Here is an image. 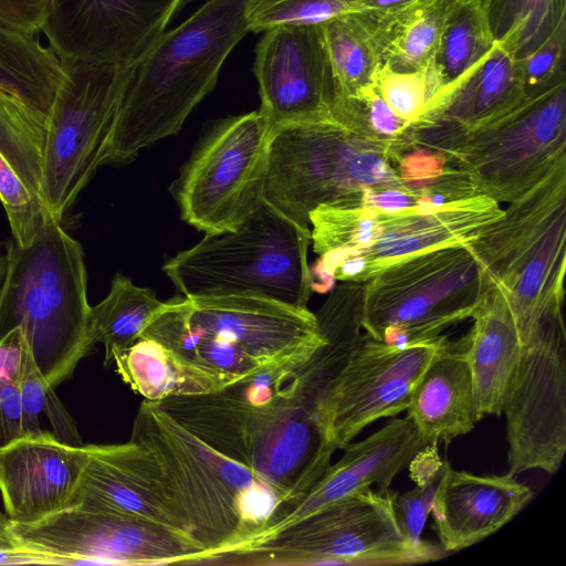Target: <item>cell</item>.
<instances>
[{"mask_svg": "<svg viewBox=\"0 0 566 566\" xmlns=\"http://www.w3.org/2000/svg\"><path fill=\"white\" fill-rule=\"evenodd\" d=\"M248 0H207L164 31L130 67L104 165L124 164L140 149L177 134L214 87L222 64L249 31Z\"/></svg>", "mask_w": 566, "mask_h": 566, "instance_id": "6da1fadb", "label": "cell"}, {"mask_svg": "<svg viewBox=\"0 0 566 566\" xmlns=\"http://www.w3.org/2000/svg\"><path fill=\"white\" fill-rule=\"evenodd\" d=\"M155 402L199 440L272 486L282 503L308 492L336 450L322 424L286 386L262 400L252 398L240 381L219 391Z\"/></svg>", "mask_w": 566, "mask_h": 566, "instance_id": "7a4b0ae2", "label": "cell"}, {"mask_svg": "<svg viewBox=\"0 0 566 566\" xmlns=\"http://www.w3.org/2000/svg\"><path fill=\"white\" fill-rule=\"evenodd\" d=\"M158 464L182 530L207 552L203 564L258 535L283 500L250 470L219 453L176 422L155 401L144 400L129 439Z\"/></svg>", "mask_w": 566, "mask_h": 566, "instance_id": "3957f363", "label": "cell"}, {"mask_svg": "<svg viewBox=\"0 0 566 566\" xmlns=\"http://www.w3.org/2000/svg\"><path fill=\"white\" fill-rule=\"evenodd\" d=\"M4 247L0 338L20 327L38 368L55 389L92 350L82 245L50 219L29 245L11 237Z\"/></svg>", "mask_w": 566, "mask_h": 566, "instance_id": "277c9868", "label": "cell"}, {"mask_svg": "<svg viewBox=\"0 0 566 566\" xmlns=\"http://www.w3.org/2000/svg\"><path fill=\"white\" fill-rule=\"evenodd\" d=\"M467 247L480 271V296L503 298L521 344L556 296L565 295L566 160Z\"/></svg>", "mask_w": 566, "mask_h": 566, "instance_id": "5b68a950", "label": "cell"}, {"mask_svg": "<svg viewBox=\"0 0 566 566\" xmlns=\"http://www.w3.org/2000/svg\"><path fill=\"white\" fill-rule=\"evenodd\" d=\"M401 185L387 144L333 117L271 132L263 197L302 228L319 206L360 202L369 189Z\"/></svg>", "mask_w": 566, "mask_h": 566, "instance_id": "8992f818", "label": "cell"}, {"mask_svg": "<svg viewBox=\"0 0 566 566\" xmlns=\"http://www.w3.org/2000/svg\"><path fill=\"white\" fill-rule=\"evenodd\" d=\"M311 230L264 199L235 230L206 237L163 268L185 297L254 294L305 308Z\"/></svg>", "mask_w": 566, "mask_h": 566, "instance_id": "52a82bcc", "label": "cell"}, {"mask_svg": "<svg viewBox=\"0 0 566 566\" xmlns=\"http://www.w3.org/2000/svg\"><path fill=\"white\" fill-rule=\"evenodd\" d=\"M392 490L371 488L328 504L258 542L214 557L213 564L403 565L437 560L441 546L409 543L392 509Z\"/></svg>", "mask_w": 566, "mask_h": 566, "instance_id": "ba28073f", "label": "cell"}, {"mask_svg": "<svg viewBox=\"0 0 566 566\" xmlns=\"http://www.w3.org/2000/svg\"><path fill=\"white\" fill-rule=\"evenodd\" d=\"M480 302L479 264L465 247L426 251L364 283L363 328L394 345L438 338L471 318Z\"/></svg>", "mask_w": 566, "mask_h": 566, "instance_id": "9c48e42d", "label": "cell"}, {"mask_svg": "<svg viewBox=\"0 0 566 566\" xmlns=\"http://www.w3.org/2000/svg\"><path fill=\"white\" fill-rule=\"evenodd\" d=\"M475 195L510 203L566 160L564 75L465 135L447 156Z\"/></svg>", "mask_w": 566, "mask_h": 566, "instance_id": "30bf717a", "label": "cell"}, {"mask_svg": "<svg viewBox=\"0 0 566 566\" xmlns=\"http://www.w3.org/2000/svg\"><path fill=\"white\" fill-rule=\"evenodd\" d=\"M130 67L62 61L63 76L49 115L42 174L44 201L57 222L104 165Z\"/></svg>", "mask_w": 566, "mask_h": 566, "instance_id": "8fae6325", "label": "cell"}, {"mask_svg": "<svg viewBox=\"0 0 566 566\" xmlns=\"http://www.w3.org/2000/svg\"><path fill=\"white\" fill-rule=\"evenodd\" d=\"M564 296L538 316L503 397L510 474L556 473L566 452V334Z\"/></svg>", "mask_w": 566, "mask_h": 566, "instance_id": "7c38bea8", "label": "cell"}, {"mask_svg": "<svg viewBox=\"0 0 566 566\" xmlns=\"http://www.w3.org/2000/svg\"><path fill=\"white\" fill-rule=\"evenodd\" d=\"M270 137L260 109L221 122L175 186L181 218L206 234L239 228L264 199Z\"/></svg>", "mask_w": 566, "mask_h": 566, "instance_id": "4fadbf2b", "label": "cell"}, {"mask_svg": "<svg viewBox=\"0 0 566 566\" xmlns=\"http://www.w3.org/2000/svg\"><path fill=\"white\" fill-rule=\"evenodd\" d=\"M21 542L50 565L202 564L206 549L186 531L149 518L73 504L31 525Z\"/></svg>", "mask_w": 566, "mask_h": 566, "instance_id": "5bb4252c", "label": "cell"}, {"mask_svg": "<svg viewBox=\"0 0 566 566\" xmlns=\"http://www.w3.org/2000/svg\"><path fill=\"white\" fill-rule=\"evenodd\" d=\"M502 213L497 201L481 195L379 211L380 230L374 244L357 252L334 251L319 255L310 268L312 290L325 293L336 281L365 283L389 265L412 255L465 247Z\"/></svg>", "mask_w": 566, "mask_h": 566, "instance_id": "9a60e30c", "label": "cell"}, {"mask_svg": "<svg viewBox=\"0 0 566 566\" xmlns=\"http://www.w3.org/2000/svg\"><path fill=\"white\" fill-rule=\"evenodd\" d=\"M446 339L394 345L365 332L326 399L324 424L335 449L371 422L407 410L416 382Z\"/></svg>", "mask_w": 566, "mask_h": 566, "instance_id": "2e32d148", "label": "cell"}, {"mask_svg": "<svg viewBox=\"0 0 566 566\" xmlns=\"http://www.w3.org/2000/svg\"><path fill=\"white\" fill-rule=\"evenodd\" d=\"M184 0H51L41 28L61 61L133 66Z\"/></svg>", "mask_w": 566, "mask_h": 566, "instance_id": "e0dca14e", "label": "cell"}, {"mask_svg": "<svg viewBox=\"0 0 566 566\" xmlns=\"http://www.w3.org/2000/svg\"><path fill=\"white\" fill-rule=\"evenodd\" d=\"M253 71L260 112L271 132L333 117L335 90L322 24H285L264 31Z\"/></svg>", "mask_w": 566, "mask_h": 566, "instance_id": "ac0fdd59", "label": "cell"}, {"mask_svg": "<svg viewBox=\"0 0 566 566\" xmlns=\"http://www.w3.org/2000/svg\"><path fill=\"white\" fill-rule=\"evenodd\" d=\"M187 298L192 326L234 343L268 371H295L325 342L307 307L254 294Z\"/></svg>", "mask_w": 566, "mask_h": 566, "instance_id": "d6986e66", "label": "cell"}, {"mask_svg": "<svg viewBox=\"0 0 566 566\" xmlns=\"http://www.w3.org/2000/svg\"><path fill=\"white\" fill-rule=\"evenodd\" d=\"M426 446L412 421L396 418L366 439L348 443L343 457L331 464L303 496L280 504L262 531L243 545L263 539L306 515L376 484L389 492L395 476ZM241 545V546H243Z\"/></svg>", "mask_w": 566, "mask_h": 566, "instance_id": "ffe728a7", "label": "cell"}, {"mask_svg": "<svg viewBox=\"0 0 566 566\" xmlns=\"http://www.w3.org/2000/svg\"><path fill=\"white\" fill-rule=\"evenodd\" d=\"M86 459L85 444H65L46 430L0 446L6 514L15 524L31 525L70 506Z\"/></svg>", "mask_w": 566, "mask_h": 566, "instance_id": "44dd1931", "label": "cell"}, {"mask_svg": "<svg viewBox=\"0 0 566 566\" xmlns=\"http://www.w3.org/2000/svg\"><path fill=\"white\" fill-rule=\"evenodd\" d=\"M48 123L49 115L0 90V202L21 247L53 219L42 188Z\"/></svg>", "mask_w": 566, "mask_h": 566, "instance_id": "7402d4cb", "label": "cell"}, {"mask_svg": "<svg viewBox=\"0 0 566 566\" xmlns=\"http://www.w3.org/2000/svg\"><path fill=\"white\" fill-rule=\"evenodd\" d=\"M85 447L86 463L70 505L126 513L182 530L158 464L146 449L130 440Z\"/></svg>", "mask_w": 566, "mask_h": 566, "instance_id": "603a6c76", "label": "cell"}, {"mask_svg": "<svg viewBox=\"0 0 566 566\" xmlns=\"http://www.w3.org/2000/svg\"><path fill=\"white\" fill-rule=\"evenodd\" d=\"M533 491L514 475H478L449 464L436 494L433 530L444 552L489 537L532 500Z\"/></svg>", "mask_w": 566, "mask_h": 566, "instance_id": "cb8c5ba5", "label": "cell"}, {"mask_svg": "<svg viewBox=\"0 0 566 566\" xmlns=\"http://www.w3.org/2000/svg\"><path fill=\"white\" fill-rule=\"evenodd\" d=\"M469 335L442 346L416 382L408 418L426 446L449 444L481 419L468 360Z\"/></svg>", "mask_w": 566, "mask_h": 566, "instance_id": "d4e9b609", "label": "cell"}, {"mask_svg": "<svg viewBox=\"0 0 566 566\" xmlns=\"http://www.w3.org/2000/svg\"><path fill=\"white\" fill-rule=\"evenodd\" d=\"M471 318L467 355L478 413L499 416L522 348L517 327L506 302L496 295H482Z\"/></svg>", "mask_w": 566, "mask_h": 566, "instance_id": "484cf974", "label": "cell"}, {"mask_svg": "<svg viewBox=\"0 0 566 566\" xmlns=\"http://www.w3.org/2000/svg\"><path fill=\"white\" fill-rule=\"evenodd\" d=\"M112 364L122 380L148 401H160L170 396L208 394L237 384L188 363L145 337L114 353Z\"/></svg>", "mask_w": 566, "mask_h": 566, "instance_id": "4316f807", "label": "cell"}, {"mask_svg": "<svg viewBox=\"0 0 566 566\" xmlns=\"http://www.w3.org/2000/svg\"><path fill=\"white\" fill-rule=\"evenodd\" d=\"M62 76V61L39 33L0 24V90L50 115Z\"/></svg>", "mask_w": 566, "mask_h": 566, "instance_id": "83f0119b", "label": "cell"}, {"mask_svg": "<svg viewBox=\"0 0 566 566\" xmlns=\"http://www.w3.org/2000/svg\"><path fill=\"white\" fill-rule=\"evenodd\" d=\"M161 305L150 290L136 286L119 273L113 277L109 293L91 306L87 322L88 344L92 348L96 343L104 345L105 367L112 365L114 353L139 337Z\"/></svg>", "mask_w": 566, "mask_h": 566, "instance_id": "f1b7e54d", "label": "cell"}, {"mask_svg": "<svg viewBox=\"0 0 566 566\" xmlns=\"http://www.w3.org/2000/svg\"><path fill=\"white\" fill-rule=\"evenodd\" d=\"M311 241L318 255L357 252L374 244L379 235V211L363 201L319 206L310 213Z\"/></svg>", "mask_w": 566, "mask_h": 566, "instance_id": "f546056e", "label": "cell"}, {"mask_svg": "<svg viewBox=\"0 0 566 566\" xmlns=\"http://www.w3.org/2000/svg\"><path fill=\"white\" fill-rule=\"evenodd\" d=\"M408 467L416 486L403 493L392 491V509L406 539L412 545H421L424 543L421 534L449 462L440 458L437 446H427Z\"/></svg>", "mask_w": 566, "mask_h": 566, "instance_id": "4dcf8cb0", "label": "cell"}, {"mask_svg": "<svg viewBox=\"0 0 566 566\" xmlns=\"http://www.w3.org/2000/svg\"><path fill=\"white\" fill-rule=\"evenodd\" d=\"M374 87L408 127L426 114L437 95L427 70L395 71L380 67L376 72Z\"/></svg>", "mask_w": 566, "mask_h": 566, "instance_id": "1f68e13d", "label": "cell"}, {"mask_svg": "<svg viewBox=\"0 0 566 566\" xmlns=\"http://www.w3.org/2000/svg\"><path fill=\"white\" fill-rule=\"evenodd\" d=\"M419 6L421 12L469 13L489 48H505L513 41L517 0H420Z\"/></svg>", "mask_w": 566, "mask_h": 566, "instance_id": "d6a6232c", "label": "cell"}, {"mask_svg": "<svg viewBox=\"0 0 566 566\" xmlns=\"http://www.w3.org/2000/svg\"><path fill=\"white\" fill-rule=\"evenodd\" d=\"M453 17V13L439 9L413 17L396 35L387 52L413 71L427 70L437 53L446 24Z\"/></svg>", "mask_w": 566, "mask_h": 566, "instance_id": "836d02e7", "label": "cell"}, {"mask_svg": "<svg viewBox=\"0 0 566 566\" xmlns=\"http://www.w3.org/2000/svg\"><path fill=\"white\" fill-rule=\"evenodd\" d=\"M48 380L38 368L29 345L25 347L23 367L19 380L22 428L24 437L39 436L43 432L39 422V415L45 405V386Z\"/></svg>", "mask_w": 566, "mask_h": 566, "instance_id": "e575fe53", "label": "cell"}, {"mask_svg": "<svg viewBox=\"0 0 566 566\" xmlns=\"http://www.w3.org/2000/svg\"><path fill=\"white\" fill-rule=\"evenodd\" d=\"M0 565H50L46 556L28 548L18 537L13 522L0 512Z\"/></svg>", "mask_w": 566, "mask_h": 566, "instance_id": "d590c367", "label": "cell"}, {"mask_svg": "<svg viewBox=\"0 0 566 566\" xmlns=\"http://www.w3.org/2000/svg\"><path fill=\"white\" fill-rule=\"evenodd\" d=\"M27 345L20 327L13 328L0 338V390L10 384L19 382Z\"/></svg>", "mask_w": 566, "mask_h": 566, "instance_id": "8d00e7d4", "label": "cell"}, {"mask_svg": "<svg viewBox=\"0 0 566 566\" xmlns=\"http://www.w3.org/2000/svg\"><path fill=\"white\" fill-rule=\"evenodd\" d=\"M24 437L22 406L18 384H10L0 390V443L7 444Z\"/></svg>", "mask_w": 566, "mask_h": 566, "instance_id": "74e56055", "label": "cell"}, {"mask_svg": "<svg viewBox=\"0 0 566 566\" xmlns=\"http://www.w3.org/2000/svg\"><path fill=\"white\" fill-rule=\"evenodd\" d=\"M43 412L51 422L53 436L60 442L72 447L83 446L75 421L66 411L50 384L45 386V405Z\"/></svg>", "mask_w": 566, "mask_h": 566, "instance_id": "f35d334b", "label": "cell"}, {"mask_svg": "<svg viewBox=\"0 0 566 566\" xmlns=\"http://www.w3.org/2000/svg\"><path fill=\"white\" fill-rule=\"evenodd\" d=\"M6 271H7V256H6V254H1L0 255V285L4 279Z\"/></svg>", "mask_w": 566, "mask_h": 566, "instance_id": "ab89813d", "label": "cell"}, {"mask_svg": "<svg viewBox=\"0 0 566 566\" xmlns=\"http://www.w3.org/2000/svg\"><path fill=\"white\" fill-rule=\"evenodd\" d=\"M0 250H1V247H0ZM0 255H1V252H0Z\"/></svg>", "mask_w": 566, "mask_h": 566, "instance_id": "60d3db41", "label": "cell"}]
</instances>
